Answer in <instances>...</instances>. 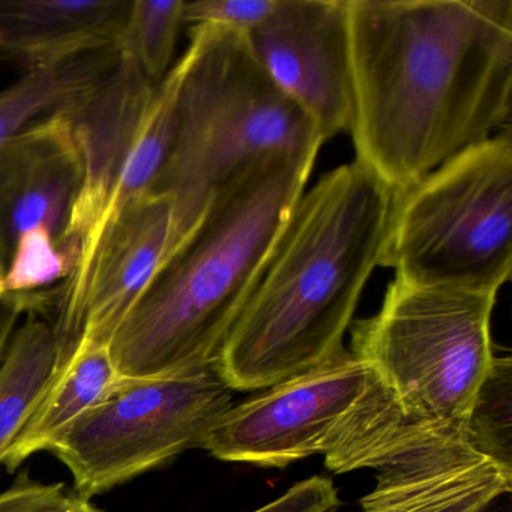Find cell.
Wrapping results in <instances>:
<instances>
[{
    "mask_svg": "<svg viewBox=\"0 0 512 512\" xmlns=\"http://www.w3.org/2000/svg\"><path fill=\"white\" fill-rule=\"evenodd\" d=\"M8 260L4 248L0 245V293H4L5 278H7Z\"/></svg>",
    "mask_w": 512,
    "mask_h": 512,
    "instance_id": "d4e9b609",
    "label": "cell"
},
{
    "mask_svg": "<svg viewBox=\"0 0 512 512\" xmlns=\"http://www.w3.org/2000/svg\"><path fill=\"white\" fill-rule=\"evenodd\" d=\"M337 508L338 494L331 479L313 476L253 512H335Z\"/></svg>",
    "mask_w": 512,
    "mask_h": 512,
    "instance_id": "44dd1931",
    "label": "cell"
},
{
    "mask_svg": "<svg viewBox=\"0 0 512 512\" xmlns=\"http://www.w3.org/2000/svg\"><path fill=\"white\" fill-rule=\"evenodd\" d=\"M133 0H0V53L28 71L118 49Z\"/></svg>",
    "mask_w": 512,
    "mask_h": 512,
    "instance_id": "5bb4252c",
    "label": "cell"
},
{
    "mask_svg": "<svg viewBox=\"0 0 512 512\" xmlns=\"http://www.w3.org/2000/svg\"><path fill=\"white\" fill-rule=\"evenodd\" d=\"M178 62L175 139L154 190L173 200L169 257L242 170L274 155L317 158L325 143L260 67L242 32L191 26Z\"/></svg>",
    "mask_w": 512,
    "mask_h": 512,
    "instance_id": "277c9868",
    "label": "cell"
},
{
    "mask_svg": "<svg viewBox=\"0 0 512 512\" xmlns=\"http://www.w3.org/2000/svg\"><path fill=\"white\" fill-rule=\"evenodd\" d=\"M119 56L118 49H106L28 71L0 92V148L34 122L79 106L112 73Z\"/></svg>",
    "mask_w": 512,
    "mask_h": 512,
    "instance_id": "2e32d148",
    "label": "cell"
},
{
    "mask_svg": "<svg viewBox=\"0 0 512 512\" xmlns=\"http://www.w3.org/2000/svg\"><path fill=\"white\" fill-rule=\"evenodd\" d=\"M497 293L421 286L395 278L376 316L352 331L361 359L409 415L464 430L493 365Z\"/></svg>",
    "mask_w": 512,
    "mask_h": 512,
    "instance_id": "8992f818",
    "label": "cell"
},
{
    "mask_svg": "<svg viewBox=\"0 0 512 512\" xmlns=\"http://www.w3.org/2000/svg\"><path fill=\"white\" fill-rule=\"evenodd\" d=\"M512 365L511 358H494L464 425L467 442L475 451L512 473Z\"/></svg>",
    "mask_w": 512,
    "mask_h": 512,
    "instance_id": "d6986e66",
    "label": "cell"
},
{
    "mask_svg": "<svg viewBox=\"0 0 512 512\" xmlns=\"http://www.w3.org/2000/svg\"><path fill=\"white\" fill-rule=\"evenodd\" d=\"M373 379L365 362L343 350L319 368L230 407L203 449L220 460L271 467L322 454L329 434Z\"/></svg>",
    "mask_w": 512,
    "mask_h": 512,
    "instance_id": "30bf717a",
    "label": "cell"
},
{
    "mask_svg": "<svg viewBox=\"0 0 512 512\" xmlns=\"http://www.w3.org/2000/svg\"><path fill=\"white\" fill-rule=\"evenodd\" d=\"M155 88L139 64L121 53L112 73L70 110L82 154L83 181L64 248L76 265L98 224L125 203L149 193L134 172V158Z\"/></svg>",
    "mask_w": 512,
    "mask_h": 512,
    "instance_id": "7c38bea8",
    "label": "cell"
},
{
    "mask_svg": "<svg viewBox=\"0 0 512 512\" xmlns=\"http://www.w3.org/2000/svg\"><path fill=\"white\" fill-rule=\"evenodd\" d=\"M248 47L323 142L349 131L353 89L346 0H278Z\"/></svg>",
    "mask_w": 512,
    "mask_h": 512,
    "instance_id": "8fae6325",
    "label": "cell"
},
{
    "mask_svg": "<svg viewBox=\"0 0 512 512\" xmlns=\"http://www.w3.org/2000/svg\"><path fill=\"white\" fill-rule=\"evenodd\" d=\"M82 181L70 110L34 122L0 148V245L8 263L17 242L37 230L64 247Z\"/></svg>",
    "mask_w": 512,
    "mask_h": 512,
    "instance_id": "4fadbf2b",
    "label": "cell"
},
{
    "mask_svg": "<svg viewBox=\"0 0 512 512\" xmlns=\"http://www.w3.org/2000/svg\"><path fill=\"white\" fill-rule=\"evenodd\" d=\"M217 365L178 376L124 379L52 448L70 470L76 494L91 500L182 452L203 448L232 407Z\"/></svg>",
    "mask_w": 512,
    "mask_h": 512,
    "instance_id": "ba28073f",
    "label": "cell"
},
{
    "mask_svg": "<svg viewBox=\"0 0 512 512\" xmlns=\"http://www.w3.org/2000/svg\"><path fill=\"white\" fill-rule=\"evenodd\" d=\"M58 358L53 326L40 313L14 331L0 362V466L52 379Z\"/></svg>",
    "mask_w": 512,
    "mask_h": 512,
    "instance_id": "e0dca14e",
    "label": "cell"
},
{
    "mask_svg": "<svg viewBox=\"0 0 512 512\" xmlns=\"http://www.w3.org/2000/svg\"><path fill=\"white\" fill-rule=\"evenodd\" d=\"M277 5L278 0H185L184 23L247 34L268 20Z\"/></svg>",
    "mask_w": 512,
    "mask_h": 512,
    "instance_id": "ffe728a7",
    "label": "cell"
},
{
    "mask_svg": "<svg viewBox=\"0 0 512 512\" xmlns=\"http://www.w3.org/2000/svg\"><path fill=\"white\" fill-rule=\"evenodd\" d=\"M316 158H262L215 194L110 343L124 379L217 365L253 296Z\"/></svg>",
    "mask_w": 512,
    "mask_h": 512,
    "instance_id": "3957f363",
    "label": "cell"
},
{
    "mask_svg": "<svg viewBox=\"0 0 512 512\" xmlns=\"http://www.w3.org/2000/svg\"><path fill=\"white\" fill-rule=\"evenodd\" d=\"M50 290L40 293H0V362L23 314L44 313L52 307Z\"/></svg>",
    "mask_w": 512,
    "mask_h": 512,
    "instance_id": "603a6c76",
    "label": "cell"
},
{
    "mask_svg": "<svg viewBox=\"0 0 512 512\" xmlns=\"http://www.w3.org/2000/svg\"><path fill=\"white\" fill-rule=\"evenodd\" d=\"M421 286L497 293L512 271L511 128L395 194L382 265Z\"/></svg>",
    "mask_w": 512,
    "mask_h": 512,
    "instance_id": "5b68a950",
    "label": "cell"
},
{
    "mask_svg": "<svg viewBox=\"0 0 512 512\" xmlns=\"http://www.w3.org/2000/svg\"><path fill=\"white\" fill-rule=\"evenodd\" d=\"M34 512H104L103 509L95 506L91 500L82 499L77 494H70L65 491L61 497L53 500L49 505L37 509Z\"/></svg>",
    "mask_w": 512,
    "mask_h": 512,
    "instance_id": "cb8c5ba5",
    "label": "cell"
},
{
    "mask_svg": "<svg viewBox=\"0 0 512 512\" xmlns=\"http://www.w3.org/2000/svg\"><path fill=\"white\" fill-rule=\"evenodd\" d=\"M356 161L394 194L511 128L512 0H346Z\"/></svg>",
    "mask_w": 512,
    "mask_h": 512,
    "instance_id": "6da1fadb",
    "label": "cell"
},
{
    "mask_svg": "<svg viewBox=\"0 0 512 512\" xmlns=\"http://www.w3.org/2000/svg\"><path fill=\"white\" fill-rule=\"evenodd\" d=\"M173 200L149 191L113 212L89 236L74 271L53 289L58 358L53 374L80 344L110 346L131 308L172 248Z\"/></svg>",
    "mask_w": 512,
    "mask_h": 512,
    "instance_id": "9c48e42d",
    "label": "cell"
},
{
    "mask_svg": "<svg viewBox=\"0 0 512 512\" xmlns=\"http://www.w3.org/2000/svg\"><path fill=\"white\" fill-rule=\"evenodd\" d=\"M322 454L335 473L379 472L362 512H481L511 491L512 473L475 451L464 430L409 415L376 374Z\"/></svg>",
    "mask_w": 512,
    "mask_h": 512,
    "instance_id": "52a82bcc",
    "label": "cell"
},
{
    "mask_svg": "<svg viewBox=\"0 0 512 512\" xmlns=\"http://www.w3.org/2000/svg\"><path fill=\"white\" fill-rule=\"evenodd\" d=\"M64 493L65 485L61 482L44 484L23 473L8 490L0 493V512H34Z\"/></svg>",
    "mask_w": 512,
    "mask_h": 512,
    "instance_id": "7402d4cb",
    "label": "cell"
},
{
    "mask_svg": "<svg viewBox=\"0 0 512 512\" xmlns=\"http://www.w3.org/2000/svg\"><path fill=\"white\" fill-rule=\"evenodd\" d=\"M185 0H133L118 40V50L130 56L149 80L158 85L172 70Z\"/></svg>",
    "mask_w": 512,
    "mask_h": 512,
    "instance_id": "ac0fdd59",
    "label": "cell"
},
{
    "mask_svg": "<svg viewBox=\"0 0 512 512\" xmlns=\"http://www.w3.org/2000/svg\"><path fill=\"white\" fill-rule=\"evenodd\" d=\"M124 383L110 346L80 344L64 368L53 374L25 427L5 455L13 473L32 455L52 451L59 439L89 410L109 400Z\"/></svg>",
    "mask_w": 512,
    "mask_h": 512,
    "instance_id": "9a60e30c",
    "label": "cell"
},
{
    "mask_svg": "<svg viewBox=\"0 0 512 512\" xmlns=\"http://www.w3.org/2000/svg\"><path fill=\"white\" fill-rule=\"evenodd\" d=\"M394 196L356 160L302 193L218 356L232 391L271 388L343 352L362 290L382 265Z\"/></svg>",
    "mask_w": 512,
    "mask_h": 512,
    "instance_id": "7a4b0ae2",
    "label": "cell"
}]
</instances>
